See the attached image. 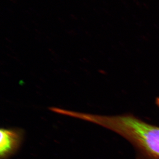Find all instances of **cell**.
Returning <instances> with one entry per match:
<instances>
[{"label":"cell","instance_id":"cell-3","mask_svg":"<svg viewBox=\"0 0 159 159\" xmlns=\"http://www.w3.org/2000/svg\"><path fill=\"white\" fill-rule=\"evenodd\" d=\"M156 102L157 106H158L159 107V97H158V98L156 99Z\"/></svg>","mask_w":159,"mask_h":159},{"label":"cell","instance_id":"cell-1","mask_svg":"<svg viewBox=\"0 0 159 159\" xmlns=\"http://www.w3.org/2000/svg\"><path fill=\"white\" fill-rule=\"evenodd\" d=\"M82 120L111 131L133 146L137 159H159V126L130 114L101 116L82 113Z\"/></svg>","mask_w":159,"mask_h":159},{"label":"cell","instance_id":"cell-2","mask_svg":"<svg viewBox=\"0 0 159 159\" xmlns=\"http://www.w3.org/2000/svg\"><path fill=\"white\" fill-rule=\"evenodd\" d=\"M0 133V159H7L20 148L24 131L19 128H1Z\"/></svg>","mask_w":159,"mask_h":159}]
</instances>
